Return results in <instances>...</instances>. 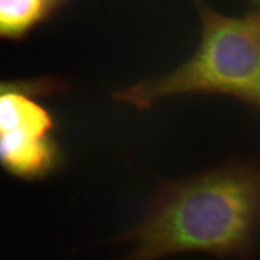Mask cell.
I'll return each mask as SVG.
<instances>
[{
    "label": "cell",
    "mask_w": 260,
    "mask_h": 260,
    "mask_svg": "<svg viewBox=\"0 0 260 260\" xmlns=\"http://www.w3.org/2000/svg\"><path fill=\"white\" fill-rule=\"evenodd\" d=\"M65 83L62 81L50 77L18 81H0V94L10 91H23L37 98L62 92L65 90Z\"/></svg>",
    "instance_id": "obj_6"
},
{
    "label": "cell",
    "mask_w": 260,
    "mask_h": 260,
    "mask_svg": "<svg viewBox=\"0 0 260 260\" xmlns=\"http://www.w3.org/2000/svg\"><path fill=\"white\" fill-rule=\"evenodd\" d=\"M251 2H253L254 4H256L257 5V7H258V9L260 10V0H251Z\"/></svg>",
    "instance_id": "obj_7"
},
{
    "label": "cell",
    "mask_w": 260,
    "mask_h": 260,
    "mask_svg": "<svg viewBox=\"0 0 260 260\" xmlns=\"http://www.w3.org/2000/svg\"><path fill=\"white\" fill-rule=\"evenodd\" d=\"M260 216V164L234 160L192 177L162 182L140 223L119 238L123 260H162L200 251L219 259L253 250Z\"/></svg>",
    "instance_id": "obj_1"
},
{
    "label": "cell",
    "mask_w": 260,
    "mask_h": 260,
    "mask_svg": "<svg viewBox=\"0 0 260 260\" xmlns=\"http://www.w3.org/2000/svg\"><path fill=\"white\" fill-rule=\"evenodd\" d=\"M59 150L50 136L0 135V164L23 177H42L58 164Z\"/></svg>",
    "instance_id": "obj_3"
},
{
    "label": "cell",
    "mask_w": 260,
    "mask_h": 260,
    "mask_svg": "<svg viewBox=\"0 0 260 260\" xmlns=\"http://www.w3.org/2000/svg\"><path fill=\"white\" fill-rule=\"evenodd\" d=\"M68 0H0V38L18 40L51 18Z\"/></svg>",
    "instance_id": "obj_5"
},
{
    "label": "cell",
    "mask_w": 260,
    "mask_h": 260,
    "mask_svg": "<svg viewBox=\"0 0 260 260\" xmlns=\"http://www.w3.org/2000/svg\"><path fill=\"white\" fill-rule=\"evenodd\" d=\"M34 99L35 96L23 91L0 94V135L50 136L53 127L52 117Z\"/></svg>",
    "instance_id": "obj_4"
},
{
    "label": "cell",
    "mask_w": 260,
    "mask_h": 260,
    "mask_svg": "<svg viewBox=\"0 0 260 260\" xmlns=\"http://www.w3.org/2000/svg\"><path fill=\"white\" fill-rule=\"evenodd\" d=\"M197 1L203 32L195 53L169 74L119 91L117 102L149 108L171 96L224 94L260 109V10L226 17Z\"/></svg>",
    "instance_id": "obj_2"
}]
</instances>
